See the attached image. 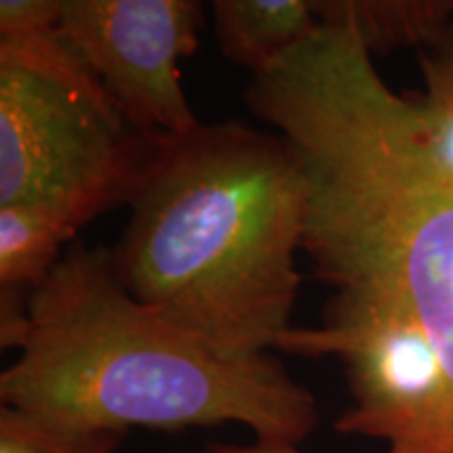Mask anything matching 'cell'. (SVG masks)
<instances>
[{
  "label": "cell",
  "mask_w": 453,
  "mask_h": 453,
  "mask_svg": "<svg viewBox=\"0 0 453 453\" xmlns=\"http://www.w3.org/2000/svg\"><path fill=\"white\" fill-rule=\"evenodd\" d=\"M122 439L118 430L72 428L7 405L0 410V453H116Z\"/></svg>",
  "instance_id": "cell-11"
},
{
  "label": "cell",
  "mask_w": 453,
  "mask_h": 453,
  "mask_svg": "<svg viewBox=\"0 0 453 453\" xmlns=\"http://www.w3.org/2000/svg\"><path fill=\"white\" fill-rule=\"evenodd\" d=\"M160 139L130 124L59 30L0 41V206H41L78 234L133 202Z\"/></svg>",
  "instance_id": "cell-4"
},
{
  "label": "cell",
  "mask_w": 453,
  "mask_h": 453,
  "mask_svg": "<svg viewBox=\"0 0 453 453\" xmlns=\"http://www.w3.org/2000/svg\"><path fill=\"white\" fill-rule=\"evenodd\" d=\"M19 357L0 401L88 430H180L240 422L298 445L317 426L315 396L269 355L234 357L170 324L124 290L110 250L76 242L27 296Z\"/></svg>",
  "instance_id": "cell-3"
},
{
  "label": "cell",
  "mask_w": 453,
  "mask_h": 453,
  "mask_svg": "<svg viewBox=\"0 0 453 453\" xmlns=\"http://www.w3.org/2000/svg\"><path fill=\"white\" fill-rule=\"evenodd\" d=\"M280 349L342 361L355 405L338 433L387 441V453H453L449 373L424 327L395 303L336 292L324 324L292 327Z\"/></svg>",
  "instance_id": "cell-5"
},
{
  "label": "cell",
  "mask_w": 453,
  "mask_h": 453,
  "mask_svg": "<svg viewBox=\"0 0 453 453\" xmlns=\"http://www.w3.org/2000/svg\"><path fill=\"white\" fill-rule=\"evenodd\" d=\"M309 194L281 134L226 120L162 137L110 250L111 273L223 353L267 355L292 330Z\"/></svg>",
  "instance_id": "cell-2"
},
{
  "label": "cell",
  "mask_w": 453,
  "mask_h": 453,
  "mask_svg": "<svg viewBox=\"0 0 453 453\" xmlns=\"http://www.w3.org/2000/svg\"><path fill=\"white\" fill-rule=\"evenodd\" d=\"M243 99L307 170L303 250L317 277L407 311L453 384V183L430 162L411 101L349 27L324 24Z\"/></svg>",
  "instance_id": "cell-1"
},
{
  "label": "cell",
  "mask_w": 453,
  "mask_h": 453,
  "mask_svg": "<svg viewBox=\"0 0 453 453\" xmlns=\"http://www.w3.org/2000/svg\"><path fill=\"white\" fill-rule=\"evenodd\" d=\"M76 231L50 211L30 203L0 206V286L30 294L53 273L61 248Z\"/></svg>",
  "instance_id": "cell-9"
},
{
  "label": "cell",
  "mask_w": 453,
  "mask_h": 453,
  "mask_svg": "<svg viewBox=\"0 0 453 453\" xmlns=\"http://www.w3.org/2000/svg\"><path fill=\"white\" fill-rule=\"evenodd\" d=\"M65 0H0V41H30L59 30Z\"/></svg>",
  "instance_id": "cell-12"
},
{
  "label": "cell",
  "mask_w": 453,
  "mask_h": 453,
  "mask_svg": "<svg viewBox=\"0 0 453 453\" xmlns=\"http://www.w3.org/2000/svg\"><path fill=\"white\" fill-rule=\"evenodd\" d=\"M313 11L319 24L349 27L370 55L403 44L430 49L453 26V3L317 0Z\"/></svg>",
  "instance_id": "cell-8"
},
{
  "label": "cell",
  "mask_w": 453,
  "mask_h": 453,
  "mask_svg": "<svg viewBox=\"0 0 453 453\" xmlns=\"http://www.w3.org/2000/svg\"><path fill=\"white\" fill-rule=\"evenodd\" d=\"M220 53L252 76L269 70L319 27L311 0H214Z\"/></svg>",
  "instance_id": "cell-7"
},
{
  "label": "cell",
  "mask_w": 453,
  "mask_h": 453,
  "mask_svg": "<svg viewBox=\"0 0 453 453\" xmlns=\"http://www.w3.org/2000/svg\"><path fill=\"white\" fill-rule=\"evenodd\" d=\"M194 0H65L59 34L134 128L151 137L194 130L179 61L197 49Z\"/></svg>",
  "instance_id": "cell-6"
},
{
  "label": "cell",
  "mask_w": 453,
  "mask_h": 453,
  "mask_svg": "<svg viewBox=\"0 0 453 453\" xmlns=\"http://www.w3.org/2000/svg\"><path fill=\"white\" fill-rule=\"evenodd\" d=\"M203 453H300L298 447L288 441L277 439H257L252 445H234V443H208Z\"/></svg>",
  "instance_id": "cell-13"
},
{
  "label": "cell",
  "mask_w": 453,
  "mask_h": 453,
  "mask_svg": "<svg viewBox=\"0 0 453 453\" xmlns=\"http://www.w3.org/2000/svg\"><path fill=\"white\" fill-rule=\"evenodd\" d=\"M426 90L411 101L430 162L453 183V26L420 57Z\"/></svg>",
  "instance_id": "cell-10"
}]
</instances>
